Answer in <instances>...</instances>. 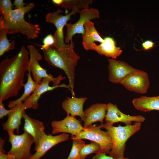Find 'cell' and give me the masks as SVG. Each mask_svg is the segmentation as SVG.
I'll return each instance as SVG.
<instances>
[{
	"label": "cell",
	"mask_w": 159,
	"mask_h": 159,
	"mask_svg": "<svg viewBox=\"0 0 159 159\" xmlns=\"http://www.w3.org/2000/svg\"><path fill=\"white\" fill-rule=\"evenodd\" d=\"M29 53L24 46L13 57L0 63V101L16 96L22 87L29 65Z\"/></svg>",
	"instance_id": "6da1fadb"
},
{
	"label": "cell",
	"mask_w": 159,
	"mask_h": 159,
	"mask_svg": "<svg viewBox=\"0 0 159 159\" xmlns=\"http://www.w3.org/2000/svg\"><path fill=\"white\" fill-rule=\"evenodd\" d=\"M44 59L50 65L64 71L69 81L72 94L74 96V71L80 57L70 48L59 49L52 45L47 50H43Z\"/></svg>",
	"instance_id": "7a4b0ae2"
},
{
	"label": "cell",
	"mask_w": 159,
	"mask_h": 159,
	"mask_svg": "<svg viewBox=\"0 0 159 159\" xmlns=\"http://www.w3.org/2000/svg\"><path fill=\"white\" fill-rule=\"evenodd\" d=\"M34 7V3H30L22 9L12 10L5 15H1L0 23L7 29L8 34L19 33L26 36L28 39H34L40 33L39 26L26 21L24 16Z\"/></svg>",
	"instance_id": "3957f363"
},
{
	"label": "cell",
	"mask_w": 159,
	"mask_h": 159,
	"mask_svg": "<svg viewBox=\"0 0 159 159\" xmlns=\"http://www.w3.org/2000/svg\"><path fill=\"white\" fill-rule=\"evenodd\" d=\"M141 126V123L138 122L116 127L107 122L105 124L102 123L103 128L107 130L112 139L113 145L109 156L115 159L124 158L126 142L140 130Z\"/></svg>",
	"instance_id": "277c9868"
},
{
	"label": "cell",
	"mask_w": 159,
	"mask_h": 159,
	"mask_svg": "<svg viewBox=\"0 0 159 159\" xmlns=\"http://www.w3.org/2000/svg\"><path fill=\"white\" fill-rule=\"evenodd\" d=\"M79 9L78 7H75L72 9L70 13L63 15L61 14L63 11L58 8L56 11L49 12L46 15V21L53 24L56 27L54 35V42L53 45L58 49H61L67 48L73 49L74 48V44H66L64 43L63 29L67 21L71 19V16L79 13Z\"/></svg>",
	"instance_id": "5b68a950"
},
{
	"label": "cell",
	"mask_w": 159,
	"mask_h": 159,
	"mask_svg": "<svg viewBox=\"0 0 159 159\" xmlns=\"http://www.w3.org/2000/svg\"><path fill=\"white\" fill-rule=\"evenodd\" d=\"M8 133L9 142L11 145L7 153L9 159H30L32 156L31 148L35 143L33 137L25 131L20 135H15L12 132Z\"/></svg>",
	"instance_id": "8992f818"
},
{
	"label": "cell",
	"mask_w": 159,
	"mask_h": 159,
	"mask_svg": "<svg viewBox=\"0 0 159 159\" xmlns=\"http://www.w3.org/2000/svg\"><path fill=\"white\" fill-rule=\"evenodd\" d=\"M102 123L99 126L91 125L84 127L76 135H71V139H85L96 142L100 145L102 153L109 154L113 145L112 138L109 132L102 130Z\"/></svg>",
	"instance_id": "52a82bcc"
},
{
	"label": "cell",
	"mask_w": 159,
	"mask_h": 159,
	"mask_svg": "<svg viewBox=\"0 0 159 159\" xmlns=\"http://www.w3.org/2000/svg\"><path fill=\"white\" fill-rule=\"evenodd\" d=\"M27 48L30 55L29 68L32 73L34 82L39 84L43 78H47L52 80L53 86L59 85L61 81L65 78L61 74L55 78L51 74H48L47 70L43 68L39 64L38 61L42 59V57L38 50L31 45H28Z\"/></svg>",
	"instance_id": "ba28073f"
},
{
	"label": "cell",
	"mask_w": 159,
	"mask_h": 159,
	"mask_svg": "<svg viewBox=\"0 0 159 159\" xmlns=\"http://www.w3.org/2000/svg\"><path fill=\"white\" fill-rule=\"evenodd\" d=\"M80 17L78 21L74 24L68 23L66 24L67 35L65 38V43L74 44L72 41L73 36L76 34H81L84 36L85 33V24L88 20L99 18V12L95 8L82 9L79 12Z\"/></svg>",
	"instance_id": "9c48e42d"
},
{
	"label": "cell",
	"mask_w": 159,
	"mask_h": 159,
	"mask_svg": "<svg viewBox=\"0 0 159 159\" xmlns=\"http://www.w3.org/2000/svg\"><path fill=\"white\" fill-rule=\"evenodd\" d=\"M120 84L130 91L143 94L147 92L150 81L146 72L137 69L128 75Z\"/></svg>",
	"instance_id": "30bf717a"
},
{
	"label": "cell",
	"mask_w": 159,
	"mask_h": 159,
	"mask_svg": "<svg viewBox=\"0 0 159 159\" xmlns=\"http://www.w3.org/2000/svg\"><path fill=\"white\" fill-rule=\"evenodd\" d=\"M109 79L111 82L120 84L129 74L137 70L127 63L114 59H108Z\"/></svg>",
	"instance_id": "8fae6325"
},
{
	"label": "cell",
	"mask_w": 159,
	"mask_h": 159,
	"mask_svg": "<svg viewBox=\"0 0 159 159\" xmlns=\"http://www.w3.org/2000/svg\"><path fill=\"white\" fill-rule=\"evenodd\" d=\"M107 112L105 120L111 125L118 122H122L126 125H132V122L142 123L145 120V117L141 115L131 116L121 112L117 105L111 103L107 104Z\"/></svg>",
	"instance_id": "7c38bea8"
},
{
	"label": "cell",
	"mask_w": 159,
	"mask_h": 159,
	"mask_svg": "<svg viewBox=\"0 0 159 159\" xmlns=\"http://www.w3.org/2000/svg\"><path fill=\"white\" fill-rule=\"evenodd\" d=\"M51 125L52 135L63 132L69 133L72 135L75 136L84 129L80 121L77 120L75 116L69 114H67V116L63 120L52 121Z\"/></svg>",
	"instance_id": "4fadbf2b"
},
{
	"label": "cell",
	"mask_w": 159,
	"mask_h": 159,
	"mask_svg": "<svg viewBox=\"0 0 159 159\" xmlns=\"http://www.w3.org/2000/svg\"><path fill=\"white\" fill-rule=\"evenodd\" d=\"M51 82H52L51 80L45 78L43 79L40 84H37L34 92L23 102L26 109L32 108L34 110L37 109L39 107L38 101L39 99L42 94L47 92L53 90L58 87L66 88L71 90L69 85L64 84L50 86L49 84Z\"/></svg>",
	"instance_id": "5bb4252c"
},
{
	"label": "cell",
	"mask_w": 159,
	"mask_h": 159,
	"mask_svg": "<svg viewBox=\"0 0 159 159\" xmlns=\"http://www.w3.org/2000/svg\"><path fill=\"white\" fill-rule=\"evenodd\" d=\"M23 118L24 120L23 130L31 135L35 140L36 151L47 135L43 122L31 118L26 113Z\"/></svg>",
	"instance_id": "9a60e30c"
},
{
	"label": "cell",
	"mask_w": 159,
	"mask_h": 159,
	"mask_svg": "<svg viewBox=\"0 0 159 159\" xmlns=\"http://www.w3.org/2000/svg\"><path fill=\"white\" fill-rule=\"evenodd\" d=\"M13 108V111L8 116L7 120L3 124V128L8 133L14 132L15 130H16L17 133L19 134L21 120L25 113V110L26 109L22 102L19 103Z\"/></svg>",
	"instance_id": "2e32d148"
},
{
	"label": "cell",
	"mask_w": 159,
	"mask_h": 159,
	"mask_svg": "<svg viewBox=\"0 0 159 159\" xmlns=\"http://www.w3.org/2000/svg\"><path fill=\"white\" fill-rule=\"evenodd\" d=\"M69 135L65 133L56 136L47 135L30 159H40L50 148L61 142L66 141Z\"/></svg>",
	"instance_id": "e0dca14e"
},
{
	"label": "cell",
	"mask_w": 159,
	"mask_h": 159,
	"mask_svg": "<svg viewBox=\"0 0 159 159\" xmlns=\"http://www.w3.org/2000/svg\"><path fill=\"white\" fill-rule=\"evenodd\" d=\"M107 104L97 103L93 104L84 111L86 118L84 127H88L93 123L100 122L102 123L105 118Z\"/></svg>",
	"instance_id": "ac0fdd59"
},
{
	"label": "cell",
	"mask_w": 159,
	"mask_h": 159,
	"mask_svg": "<svg viewBox=\"0 0 159 159\" xmlns=\"http://www.w3.org/2000/svg\"><path fill=\"white\" fill-rule=\"evenodd\" d=\"M114 39L110 37H105L103 42L97 45L95 43L90 46L91 50L95 51L101 55L115 59L122 53L120 47H117Z\"/></svg>",
	"instance_id": "d6986e66"
},
{
	"label": "cell",
	"mask_w": 159,
	"mask_h": 159,
	"mask_svg": "<svg viewBox=\"0 0 159 159\" xmlns=\"http://www.w3.org/2000/svg\"><path fill=\"white\" fill-rule=\"evenodd\" d=\"M87 99L86 97L78 98L75 96L71 98L67 97L62 102V108L67 114L74 116H80L81 120L84 121L86 117L83 110V106Z\"/></svg>",
	"instance_id": "ffe728a7"
},
{
	"label": "cell",
	"mask_w": 159,
	"mask_h": 159,
	"mask_svg": "<svg viewBox=\"0 0 159 159\" xmlns=\"http://www.w3.org/2000/svg\"><path fill=\"white\" fill-rule=\"evenodd\" d=\"M132 103L136 109L142 112L159 110V95L152 97L142 96L134 99Z\"/></svg>",
	"instance_id": "44dd1931"
},
{
	"label": "cell",
	"mask_w": 159,
	"mask_h": 159,
	"mask_svg": "<svg viewBox=\"0 0 159 159\" xmlns=\"http://www.w3.org/2000/svg\"><path fill=\"white\" fill-rule=\"evenodd\" d=\"M84 27L85 33L82 36V45L86 50H91V45L95 42L102 43L104 39L100 35L95 28L94 23L90 20H88L85 24Z\"/></svg>",
	"instance_id": "7402d4cb"
},
{
	"label": "cell",
	"mask_w": 159,
	"mask_h": 159,
	"mask_svg": "<svg viewBox=\"0 0 159 159\" xmlns=\"http://www.w3.org/2000/svg\"><path fill=\"white\" fill-rule=\"evenodd\" d=\"M27 80L26 83L24 85V91L22 95L18 99L10 101L8 107L10 109L14 107L23 101H24L33 93L36 88L37 84L34 81L32 77L31 71L29 67L28 70Z\"/></svg>",
	"instance_id": "603a6c76"
},
{
	"label": "cell",
	"mask_w": 159,
	"mask_h": 159,
	"mask_svg": "<svg viewBox=\"0 0 159 159\" xmlns=\"http://www.w3.org/2000/svg\"><path fill=\"white\" fill-rule=\"evenodd\" d=\"M8 32L7 29L0 23V56L15 48V42L14 40L11 43L9 42L7 37Z\"/></svg>",
	"instance_id": "cb8c5ba5"
},
{
	"label": "cell",
	"mask_w": 159,
	"mask_h": 159,
	"mask_svg": "<svg viewBox=\"0 0 159 159\" xmlns=\"http://www.w3.org/2000/svg\"><path fill=\"white\" fill-rule=\"evenodd\" d=\"M92 0H63L60 6L66 9L70 10L77 7L79 9L88 8L89 5L92 4Z\"/></svg>",
	"instance_id": "d4e9b609"
},
{
	"label": "cell",
	"mask_w": 159,
	"mask_h": 159,
	"mask_svg": "<svg viewBox=\"0 0 159 159\" xmlns=\"http://www.w3.org/2000/svg\"><path fill=\"white\" fill-rule=\"evenodd\" d=\"M95 153H102L100 145L96 142L92 141L90 144H85L81 148L80 151V159H85L89 155Z\"/></svg>",
	"instance_id": "484cf974"
},
{
	"label": "cell",
	"mask_w": 159,
	"mask_h": 159,
	"mask_svg": "<svg viewBox=\"0 0 159 159\" xmlns=\"http://www.w3.org/2000/svg\"><path fill=\"white\" fill-rule=\"evenodd\" d=\"M72 145L71 152L67 159H80V151L85 143L82 139L72 138Z\"/></svg>",
	"instance_id": "4316f807"
},
{
	"label": "cell",
	"mask_w": 159,
	"mask_h": 159,
	"mask_svg": "<svg viewBox=\"0 0 159 159\" xmlns=\"http://www.w3.org/2000/svg\"><path fill=\"white\" fill-rule=\"evenodd\" d=\"M13 5L10 0L0 1V11L1 15H3L12 10Z\"/></svg>",
	"instance_id": "83f0119b"
},
{
	"label": "cell",
	"mask_w": 159,
	"mask_h": 159,
	"mask_svg": "<svg viewBox=\"0 0 159 159\" xmlns=\"http://www.w3.org/2000/svg\"><path fill=\"white\" fill-rule=\"evenodd\" d=\"M54 42V37L50 34L48 35L44 38L43 40V44L39 45L41 47V49L47 50L50 46L53 45Z\"/></svg>",
	"instance_id": "f1b7e54d"
},
{
	"label": "cell",
	"mask_w": 159,
	"mask_h": 159,
	"mask_svg": "<svg viewBox=\"0 0 159 159\" xmlns=\"http://www.w3.org/2000/svg\"><path fill=\"white\" fill-rule=\"evenodd\" d=\"M13 108L9 110L6 109L4 107V105L2 102L0 101V118L3 119L6 115L8 116L13 110Z\"/></svg>",
	"instance_id": "f546056e"
},
{
	"label": "cell",
	"mask_w": 159,
	"mask_h": 159,
	"mask_svg": "<svg viewBox=\"0 0 159 159\" xmlns=\"http://www.w3.org/2000/svg\"><path fill=\"white\" fill-rule=\"evenodd\" d=\"M155 43L151 40H148L145 41L142 44V46L145 50L151 49L154 46Z\"/></svg>",
	"instance_id": "4dcf8cb0"
},
{
	"label": "cell",
	"mask_w": 159,
	"mask_h": 159,
	"mask_svg": "<svg viewBox=\"0 0 159 159\" xmlns=\"http://www.w3.org/2000/svg\"><path fill=\"white\" fill-rule=\"evenodd\" d=\"M123 158L115 159L109 155L107 156L105 153H100L96 154L92 157V159H122Z\"/></svg>",
	"instance_id": "1f68e13d"
},
{
	"label": "cell",
	"mask_w": 159,
	"mask_h": 159,
	"mask_svg": "<svg viewBox=\"0 0 159 159\" xmlns=\"http://www.w3.org/2000/svg\"><path fill=\"white\" fill-rule=\"evenodd\" d=\"M26 3L24 2L23 0H15L14 1V5L15 6L16 9H20L24 8Z\"/></svg>",
	"instance_id": "d6a6232c"
},
{
	"label": "cell",
	"mask_w": 159,
	"mask_h": 159,
	"mask_svg": "<svg viewBox=\"0 0 159 159\" xmlns=\"http://www.w3.org/2000/svg\"><path fill=\"white\" fill-rule=\"evenodd\" d=\"M5 143L4 140L0 137V153H4L5 151L4 149V145Z\"/></svg>",
	"instance_id": "836d02e7"
},
{
	"label": "cell",
	"mask_w": 159,
	"mask_h": 159,
	"mask_svg": "<svg viewBox=\"0 0 159 159\" xmlns=\"http://www.w3.org/2000/svg\"><path fill=\"white\" fill-rule=\"evenodd\" d=\"M0 159H9L8 155L7 154L4 153H0Z\"/></svg>",
	"instance_id": "e575fe53"
},
{
	"label": "cell",
	"mask_w": 159,
	"mask_h": 159,
	"mask_svg": "<svg viewBox=\"0 0 159 159\" xmlns=\"http://www.w3.org/2000/svg\"><path fill=\"white\" fill-rule=\"evenodd\" d=\"M63 1V0H52V1L53 3L61 6L62 4Z\"/></svg>",
	"instance_id": "d590c367"
},
{
	"label": "cell",
	"mask_w": 159,
	"mask_h": 159,
	"mask_svg": "<svg viewBox=\"0 0 159 159\" xmlns=\"http://www.w3.org/2000/svg\"><path fill=\"white\" fill-rule=\"evenodd\" d=\"M122 159H130V158H125V157H124Z\"/></svg>",
	"instance_id": "8d00e7d4"
}]
</instances>
